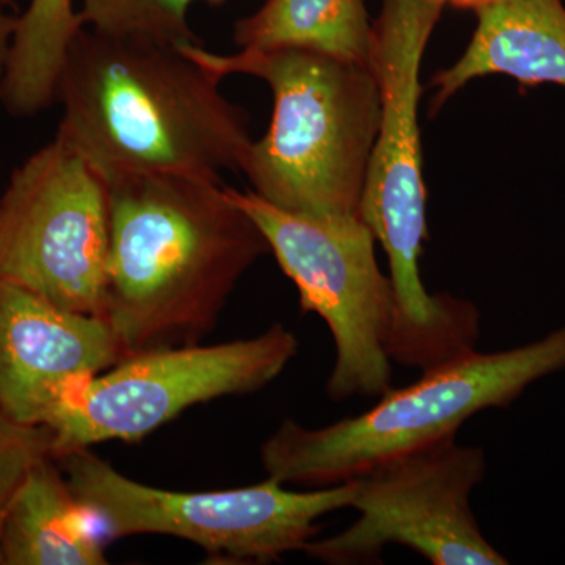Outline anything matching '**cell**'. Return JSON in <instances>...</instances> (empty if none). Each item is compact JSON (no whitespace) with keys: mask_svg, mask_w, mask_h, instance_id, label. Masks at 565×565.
Masks as SVG:
<instances>
[{"mask_svg":"<svg viewBox=\"0 0 565 565\" xmlns=\"http://www.w3.org/2000/svg\"><path fill=\"white\" fill-rule=\"evenodd\" d=\"M223 77L180 46L85 28L58 79L57 136L106 178L180 174L222 181L241 172L248 117Z\"/></svg>","mask_w":565,"mask_h":565,"instance_id":"1","label":"cell"},{"mask_svg":"<svg viewBox=\"0 0 565 565\" xmlns=\"http://www.w3.org/2000/svg\"><path fill=\"white\" fill-rule=\"evenodd\" d=\"M107 184L104 319L122 352L199 344L244 274L269 255L262 230L222 181L137 174Z\"/></svg>","mask_w":565,"mask_h":565,"instance_id":"2","label":"cell"},{"mask_svg":"<svg viewBox=\"0 0 565 565\" xmlns=\"http://www.w3.org/2000/svg\"><path fill=\"white\" fill-rule=\"evenodd\" d=\"M446 0H382L374 21L371 70L381 95L360 218L374 233L390 263L397 323L390 344L393 362L427 371L478 351L481 315L468 300L427 292L419 258L427 239V192L418 125L424 51Z\"/></svg>","mask_w":565,"mask_h":565,"instance_id":"3","label":"cell"},{"mask_svg":"<svg viewBox=\"0 0 565 565\" xmlns=\"http://www.w3.org/2000/svg\"><path fill=\"white\" fill-rule=\"evenodd\" d=\"M180 47L223 79L245 74L273 92L269 129L252 141L241 169L252 192L318 221L360 217L381 117L373 70L311 51Z\"/></svg>","mask_w":565,"mask_h":565,"instance_id":"4","label":"cell"},{"mask_svg":"<svg viewBox=\"0 0 565 565\" xmlns=\"http://www.w3.org/2000/svg\"><path fill=\"white\" fill-rule=\"evenodd\" d=\"M565 370V323L522 348L475 351L390 388L370 411L319 429L285 419L262 446L267 478L322 489L344 484L379 463L457 435L489 408H508L546 375Z\"/></svg>","mask_w":565,"mask_h":565,"instance_id":"5","label":"cell"},{"mask_svg":"<svg viewBox=\"0 0 565 565\" xmlns=\"http://www.w3.org/2000/svg\"><path fill=\"white\" fill-rule=\"evenodd\" d=\"M63 460L71 492L107 542L159 534L199 545L223 564H269L299 552L321 531L323 515L351 508L356 481L296 492L267 478L214 492H177L134 481L90 451Z\"/></svg>","mask_w":565,"mask_h":565,"instance_id":"6","label":"cell"},{"mask_svg":"<svg viewBox=\"0 0 565 565\" xmlns=\"http://www.w3.org/2000/svg\"><path fill=\"white\" fill-rule=\"evenodd\" d=\"M262 230L305 313H316L334 341L327 396L334 403L374 399L393 388L390 359L396 294L375 258V236L362 218L318 221L264 202L250 189L228 188Z\"/></svg>","mask_w":565,"mask_h":565,"instance_id":"7","label":"cell"},{"mask_svg":"<svg viewBox=\"0 0 565 565\" xmlns=\"http://www.w3.org/2000/svg\"><path fill=\"white\" fill-rule=\"evenodd\" d=\"M297 352L296 334L274 323L247 340L126 356L63 394L44 423L54 435L55 457L104 441H137L193 405L259 392Z\"/></svg>","mask_w":565,"mask_h":565,"instance_id":"8","label":"cell"},{"mask_svg":"<svg viewBox=\"0 0 565 565\" xmlns=\"http://www.w3.org/2000/svg\"><path fill=\"white\" fill-rule=\"evenodd\" d=\"M109 184L55 136L14 170L0 196V280L104 318Z\"/></svg>","mask_w":565,"mask_h":565,"instance_id":"9","label":"cell"},{"mask_svg":"<svg viewBox=\"0 0 565 565\" xmlns=\"http://www.w3.org/2000/svg\"><path fill=\"white\" fill-rule=\"evenodd\" d=\"M487 470L484 449L457 435L394 457L356 478L353 525L311 541L303 552L323 564L382 563L390 545L414 550L434 565H505L471 509Z\"/></svg>","mask_w":565,"mask_h":565,"instance_id":"10","label":"cell"},{"mask_svg":"<svg viewBox=\"0 0 565 565\" xmlns=\"http://www.w3.org/2000/svg\"><path fill=\"white\" fill-rule=\"evenodd\" d=\"M109 322L0 280V411L44 426L71 386L125 359Z\"/></svg>","mask_w":565,"mask_h":565,"instance_id":"11","label":"cell"},{"mask_svg":"<svg viewBox=\"0 0 565 565\" xmlns=\"http://www.w3.org/2000/svg\"><path fill=\"white\" fill-rule=\"evenodd\" d=\"M473 11L476 29L462 57L430 81L434 111L489 74L565 87L564 0H486Z\"/></svg>","mask_w":565,"mask_h":565,"instance_id":"12","label":"cell"},{"mask_svg":"<svg viewBox=\"0 0 565 565\" xmlns=\"http://www.w3.org/2000/svg\"><path fill=\"white\" fill-rule=\"evenodd\" d=\"M51 459L32 468L11 501L0 537L2 564H107L102 527Z\"/></svg>","mask_w":565,"mask_h":565,"instance_id":"13","label":"cell"},{"mask_svg":"<svg viewBox=\"0 0 565 565\" xmlns=\"http://www.w3.org/2000/svg\"><path fill=\"white\" fill-rule=\"evenodd\" d=\"M239 50H300L371 68L374 21L364 0H266L234 25Z\"/></svg>","mask_w":565,"mask_h":565,"instance_id":"14","label":"cell"},{"mask_svg":"<svg viewBox=\"0 0 565 565\" xmlns=\"http://www.w3.org/2000/svg\"><path fill=\"white\" fill-rule=\"evenodd\" d=\"M74 0H31L0 79V103L11 117L29 118L57 102L58 79L74 40L84 31Z\"/></svg>","mask_w":565,"mask_h":565,"instance_id":"15","label":"cell"},{"mask_svg":"<svg viewBox=\"0 0 565 565\" xmlns=\"http://www.w3.org/2000/svg\"><path fill=\"white\" fill-rule=\"evenodd\" d=\"M85 28L107 35L134 36L180 46L200 43L189 10L200 0H79ZM218 7L226 0H202Z\"/></svg>","mask_w":565,"mask_h":565,"instance_id":"16","label":"cell"},{"mask_svg":"<svg viewBox=\"0 0 565 565\" xmlns=\"http://www.w3.org/2000/svg\"><path fill=\"white\" fill-rule=\"evenodd\" d=\"M47 457H55L50 427L18 423L0 411V537L14 494L32 468Z\"/></svg>","mask_w":565,"mask_h":565,"instance_id":"17","label":"cell"},{"mask_svg":"<svg viewBox=\"0 0 565 565\" xmlns=\"http://www.w3.org/2000/svg\"><path fill=\"white\" fill-rule=\"evenodd\" d=\"M9 9L0 6V79H2L3 71H6L7 58L13 40L14 31H17L18 17L11 14Z\"/></svg>","mask_w":565,"mask_h":565,"instance_id":"18","label":"cell"},{"mask_svg":"<svg viewBox=\"0 0 565 565\" xmlns=\"http://www.w3.org/2000/svg\"><path fill=\"white\" fill-rule=\"evenodd\" d=\"M446 2H448V6L456 7V9L475 10L486 0H446Z\"/></svg>","mask_w":565,"mask_h":565,"instance_id":"19","label":"cell"},{"mask_svg":"<svg viewBox=\"0 0 565 565\" xmlns=\"http://www.w3.org/2000/svg\"><path fill=\"white\" fill-rule=\"evenodd\" d=\"M0 6L6 9H17V0H0Z\"/></svg>","mask_w":565,"mask_h":565,"instance_id":"20","label":"cell"},{"mask_svg":"<svg viewBox=\"0 0 565 565\" xmlns=\"http://www.w3.org/2000/svg\"><path fill=\"white\" fill-rule=\"evenodd\" d=\"M564 2H565V0H564Z\"/></svg>","mask_w":565,"mask_h":565,"instance_id":"21","label":"cell"}]
</instances>
